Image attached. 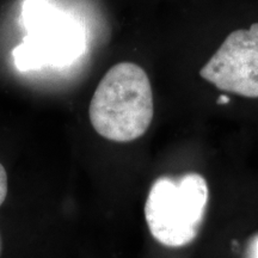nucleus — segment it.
<instances>
[{
    "mask_svg": "<svg viewBox=\"0 0 258 258\" xmlns=\"http://www.w3.org/2000/svg\"><path fill=\"white\" fill-rule=\"evenodd\" d=\"M153 92L147 73L133 62H120L104 74L89 108L95 131L106 140L131 143L153 120Z\"/></svg>",
    "mask_w": 258,
    "mask_h": 258,
    "instance_id": "f257e3e1",
    "label": "nucleus"
},
{
    "mask_svg": "<svg viewBox=\"0 0 258 258\" xmlns=\"http://www.w3.org/2000/svg\"><path fill=\"white\" fill-rule=\"evenodd\" d=\"M207 180L199 173L159 177L145 203L150 233L167 247H183L195 240L208 205Z\"/></svg>",
    "mask_w": 258,
    "mask_h": 258,
    "instance_id": "f03ea898",
    "label": "nucleus"
},
{
    "mask_svg": "<svg viewBox=\"0 0 258 258\" xmlns=\"http://www.w3.org/2000/svg\"><path fill=\"white\" fill-rule=\"evenodd\" d=\"M200 76L221 91L258 98V23L231 32Z\"/></svg>",
    "mask_w": 258,
    "mask_h": 258,
    "instance_id": "7ed1b4c3",
    "label": "nucleus"
},
{
    "mask_svg": "<svg viewBox=\"0 0 258 258\" xmlns=\"http://www.w3.org/2000/svg\"><path fill=\"white\" fill-rule=\"evenodd\" d=\"M9 185H8V173H6L5 167L0 163V206L5 201L8 196Z\"/></svg>",
    "mask_w": 258,
    "mask_h": 258,
    "instance_id": "20e7f679",
    "label": "nucleus"
},
{
    "mask_svg": "<svg viewBox=\"0 0 258 258\" xmlns=\"http://www.w3.org/2000/svg\"><path fill=\"white\" fill-rule=\"evenodd\" d=\"M228 102H230V98H228V97L225 96V95L220 96V97H219V99H218L219 104H227Z\"/></svg>",
    "mask_w": 258,
    "mask_h": 258,
    "instance_id": "39448f33",
    "label": "nucleus"
},
{
    "mask_svg": "<svg viewBox=\"0 0 258 258\" xmlns=\"http://www.w3.org/2000/svg\"><path fill=\"white\" fill-rule=\"evenodd\" d=\"M254 258H258V238L256 240V246H254Z\"/></svg>",
    "mask_w": 258,
    "mask_h": 258,
    "instance_id": "423d86ee",
    "label": "nucleus"
},
{
    "mask_svg": "<svg viewBox=\"0 0 258 258\" xmlns=\"http://www.w3.org/2000/svg\"><path fill=\"white\" fill-rule=\"evenodd\" d=\"M0 253H2V235H0Z\"/></svg>",
    "mask_w": 258,
    "mask_h": 258,
    "instance_id": "0eeeda50",
    "label": "nucleus"
}]
</instances>
